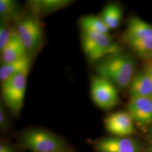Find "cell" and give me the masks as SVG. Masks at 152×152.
I'll use <instances>...</instances> for the list:
<instances>
[{"label": "cell", "mask_w": 152, "mask_h": 152, "mask_svg": "<svg viewBox=\"0 0 152 152\" xmlns=\"http://www.w3.org/2000/svg\"><path fill=\"white\" fill-rule=\"evenodd\" d=\"M95 64L94 69L97 75L111 82L117 89L129 87L135 75V60L121 52L109 55Z\"/></svg>", "instance_id": "1"}, {"label": "cell", "mask_w": 152, "mask_h": 152, "mask_svg": "<svg viewBox=\"0 0 152 152\" xmlns=\"http://www.w3.org/2000/svg\"><path fill=\"white\" fill-rule=\"evenodd\" d=\"M19 144L32 152L70 151L69 147L60 137L48 131L31 129L23 131L18 139Z\"/></svg>", "instance_id": "2"}, {"label": "cell", "mask_w": 152, "mask_h": 152, "mask_svg": "<svg viewBox=\"0 0 152 152\" xmlns=\"http://www.w3.org/2000/svg\"><path fill=\"white\" fill-rule=\"evenodd\" d=\"M14 29L28 54L33 56L42 48L45 40V30L40 18L31 13L24 15L15 23Z\"/></svg>", "instance_id": "3"}, {"label": "cell", "mask_w": 152, "mask_h": 152, "mask_svg": "<svg viewBox=\"0 0 152 152\" xmlns=\"http://www.w3.org/2000/svg\"><path fill=\"white\" fill-rule=\"evenodd\" d=\"M82 48L88 61L95 64L109 55L121 52L120 47L108 34L81 32Z\"/></svg>", "instance_id": "4"}, {"label": "cell", "mask_w": 152, "mask_h": 152, "mask_svg": "<svg viewBox=\"0 0 152 152\" xmlns=\"http://www.w3.org/2000/svg\"><path fill=\"white\" fill-rule=\"evenodd\" d=\"M29 72H22L12 76L1 84L4 103L15 115L20 114L23 107Z\"/></svg>", "instance_id": "5"}, {"label": "cell", "mask_w": 152, "mask_h": 152, "mask_svg": "<svg viewBox=\"0 0 152 152\" xmlns=\"http://www.w3.org/2000/svg\"><path fill=\"white\" fill-rule=\"evenodd\" d=\"M90 94L93 102L102 109L113 108L120 102L117 88L98 75L93 76L91 78Z\"/></svg>", "instance_id": "6"}, {"label": "cell", "mask_w": 152, "mask_h": 152, "mask_svg": "<svg viewBox=\"0 0 152 152\" xmlns=\"http://www.w3.org/2000/svg\"><path fill=\"white\" fill-rule=\"evenodd\" d=\"M104 125L107 130L114 136L128 137L135 132L134 121L127 112L109 114L104 120Z\"/></svg>", "instance_id": "7"}, {"label": "cell", "mask_w": 152, "mask_h": 152, "mask_svg": "<svg viewBox=\"0 0 152 152\" xmlns=\"http://www.w3.org/2000/svg\"><path fill=\"white\" fill-rule=\"evenodd\" d=\"M95 147L99 152H140L137 141L129 137H107L98 140Z\"/></svg>", "instance_id": "8"}, {"label": "cell", "mask_w": 152, "mask_h": 152, "mask_svg": "<svg viewBox=\"0 0 152 152\" xmlns=\"http://www.w3.org/2000/svg\"><path fill=\"white\" fill-rule=\"evenodd\" d=\"M127 112L134 122L142 126L152 124V98H131Z\"/></svg>", "instance_id": "9"}, {"label": "cell", "mask_w": 152, "mask_h": 152, "mask_svg": "<svg viewBox=\"0 0 152 152\" xmlns=\"http://www.w3.org/2000/svg\"><path fill=\"white\" fill-rule=\"evenodd\" d=\"M69 0H32L27 2L29 13L39 18L48 16L72 3Z\"/></svg>", "instance_id": "10"}, {"label": "cell", "mask_w": 152, "mask_h": 152, "mask_svg": "<svg viewBox=\"0 0 152 152\" xmlns=\"http://www.w3.org/2000/svg\"><path fill=\"white\" fill-rule=\"evenodd\" d=\"M131 98H152V81L145 72L135 75L129 86Z\"/></svg>", "instance_id": "11"}, {"label": "cell", "mask_w": 152, "mask_h": 152, "mask_svg": "<svg viewBox=\"0 0 152 152\" xmlns=\"http://www.w3.org/2000/svg\"><path fill=\"white\" fill-rule=\"evenodd\" d=\"M27 54L22 40L14 31L9 42L1 51V61L2 64H6L18 60Z\"/></svg>", "instance_id": "12"}, {"label": "cell", "mask_w": 152, "mask_h": 152, "mask_svg": "<svg viewBox=\"0 0 152 152\" xmlns=\"http://www.w3.org/2000/svg\"><path fill=\"white\" fill-rule=\"evenodd\" d=\"M148 37H152V24L136 16L130 18L124 34L125 41Z\"/></svg>", "instance_id": "13"}, {"label": "cell", "mask_w": 152, "mask_h": 152, "mask_svg": "<svg viewBox=\"0 0 152 152\" xmlns=\"http://www.w3.org/2000/svg\"><path fill=\"white\" fill-rule=\"evenodd\" d=\"M32 57L27 54L18 60L6 64H2L0 68V80L1 83L17 74L29 72Z\"/></svg>", "instance_id": "14"}, {"label": "cell", "mask_w": 152, "mask_h": 152, "mask_svg": "<svg viewBox=\"0 0 152 152\" xmlns=\"http://www.w3.org/2000/svg\"><path fill=\"white\" fill-rule=\"evenodd\" d=\"M24 15V10L18 2L14 0L0 1L1 21L16 23Z\"/></svg>", "instance_id": "15"}, {"label": "cell", "mask_w": 152, "mask_h": 152, "mask_svg": "<svg viewBox=\"0 0 152 152\" xmlns=\"http://www.w3.org/2000/svg\"><path fill=\"white\" fill-rule=\"evenodd\" d=\"M79 26L82 32L108 34L109 31L100 16L94 15L81 17L79 20Z\"/></svg>", "instance_id": "16"}, {"label": "cell", "mask_w": 152, "mask_h": 152, "mask_svg": "<svg viewBox=\"0 0 152 152\" xmlns=\"http://www.w3.org/2000/svg\"><path fill=\"white\" fill-rule=\"evenodd\" d=\"M99 16L109 30L114 29L120 25L122 17V10L117 4L111 3L104 8Z\"/></svg>", "instance_id": "17"}, {"label": "cell", "mask_w": 152, "mask_h": 152, "mask_svg": "<svg viewBox=\"0 0 152 152\" xmlns=\"http://www.w3.org/2000/svg\"><path fill=\"white\" fill-rule=\"evenodd\" d=\"M125 42L140 58L152 59V37L129 39Z\"/></svg>", "instance_id": "18"}, {"label": "cell", "mask_w": 152, "mask_h": 152, "mask_svg": "<svg viewBox=\"0 0 152 152\" xmlns=\"http://www.w3.org/2000/svg\"><path fill=\"white\" fill-rule=\"evenodd\" d=\"M15 29H12L10 23L1 21L0 24V51L9 42Z\"/></svg>", "instance_id": "19"}, {"label": "cell", "mask_w": 152, "mask_h": 152, "mask_svg": "<svg viewBox=\"0 0 152 152\" xmlns=\"http://www.w3.org/2000/svg\"><path fill=\"white\" fill-rule=\"evenodd\" d=\"M9 126V119L7 114L5 108L3 104L0 105V129L4 131L7 129Z\"/></svg>", "instance_id": "20"}, {"label": "cell", "mask_w": 152, "mask_h": 152, "mask_svg": "<svg viewBox=\"0 0 152 152\" xmlns=\"http://www.w3.org/2000/svg\"><path fill=\"white\" fill-rule=\"evenodd\" d=\"M0 152H16V150L9 144L1 142L0 144Z\"/></svg>", "instance_id": "21"}, {"label": "cell", "mask_w": 152, "mask_h": 152, "mask_svg": "<svg viewBox=\"0 0 152 152\" xmlns=\"http://www.w3.org/2000/svg\"><path fill=\"white\" fill-rule=\"evenodd\" d=\"M144 71L147 73V75L150 77L152 81V63H147L145 66Z\"/></svg>", "instance_id": "22"}, {"label": "cell", "mask_w": 152, "mask_h": 152, "mask_svg": "<svg viewBox=\"0 0 152 152\" xmlns=\"http://www.w3.org/2000/svg\"><path fill=\"white\" fill-rule=\"evenodd\" d=\"M149 152H152V145L151 147H150L149 150Z\"/></svg>", "instance_id": "23"}, {"label": "cell", "mask_w": 152, "mask_h": 152, "mask_svg": "<svg viewBox=\"0 0 152 152\" xmlns=\"http://www.w3.org/2000/svg\"><path fill=\"white\" fill-rule=\"evenodd\" d=\"M70 152V151H68V152Z\"/></svg>", "instance_id": "24"}, {"label": "cell", "mask_w": 152, "mask_h": 152, "mask_svg": "<svg viewBox=\"0 0 152 152\" xmlns=\"http://www.w3.org/2000/svg\"></svg>", "instance_id": "25"}]
</instances>
